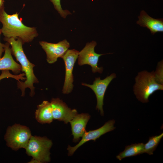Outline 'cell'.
Returning <instances> with one entry per match:
<instances>
[{
    "label": "cell",
    "instance_id": "13",
    "mask_svg": "<svg viewBox=\"0 0 163 163\" xmlns=\"http://www.w3.org/2000/svg\"><path fill=\"white\" fill-rule=\"evenodd\" d=\"M137 24L148 29L154 35L157 32H163L162 19H155L149 16L144 10L142 11L138 17Z\"/></svg>",
    "mask_w": 163,
    "mask_h": 163
},
{
    "label": "cell",
    "instance_id": "21",
    "mask_svg": "<svg viewBox=\"0 0 163 163\" xmlns=\"http://www.w3.org/2000/svg\"><path fill=\"white\" fill-rule=\"evenodd\" d=\"M4 0H0V8L4 6Z\"/></svg>",
    "mask_w": 163,
    "mask_h": 163
},
{
    "label": "cell",
    "instance_id": "3",
    "mask_svg": "<svg viewBox=\"0 0 163 163\" xmlns=\"http://www.w3.org/2000/svg\"><path fill=\"white\" fill-rule=\"evenodd\" d=\"M135 81L134 93L137 99L142 102H148L149 97L156 91L163 90V84L157 82L153 72H140Z\"/></svg>",
    "mask_w": 163,
    "mask_h": 163
},
{
    "label": "cell",
    "instance_id": "4",
    "mask_svg": "<svg viewBox=\"0 0 163 163\" xmlns=\"http://www.w3.org/2000/svg\"><path fill=\"white\" fill-rule=\"evenodd\" d=\"M52 145L50 140L45 137L31 136L25 148L27 155L39 163L50 160V150Z\"/></svg>",
    "mask_w": 163,
    "mask_h": 163
},
{
    "label": "cell",
    "instance_id": "2",
    "mask_svg": "<svg viewBox=\"0 0 163 163\" xmlns=\"http://www.w3.org/2000/svg\"><path fill=\"white\" fill-rule=\"evenodd\" d=\"M4 40L11 46V54L15 57L17 61L20 63L21 67V71L24 73L26 76L25 82L20 81L17 83L18 88L21 91V96H24L25 89L28 88L30 91V96H33L35 93L34 84L37 83L39 81L34 72L33 68L35 65L29 61L24 53L22 47L24 42L19 38L15 39L13 37H5Z\"/></svg>",
    "mask_w": 163,
    "mask_h": 163
},
{
    "label": "cell",
    "instance_id": "19",
    "mask_svg": "<svg viewBox=\"0 0 163 163\" xmlns=\"http://www.w3.org/2000/svg\"><path fill=\"white\" fill-rule=\"evenodd\" d=\"M50 0L53 4L55 9L63 18H65L68 15L71 14V12L69 11L62 9L61 5V0Z\"/></svg>",
    "mask_w": 163,
    "mask_h": 163
},
{
    "label": "cell",
    "instance_id": "17",
    "mask_svg": "<svg viewBox=\"0 0 163 163\" xmlns=\"http://www.w3.org/2000/svg\"><path fill=\"white\" fill-rule=\"evenodd\" d=\"M163 136L162 133L159 135L149 137L148 142L144 144L143 153H146L149 155H153Z\"/></svg>",
    "mask_w": 163,
    "mask_h": 163
},
{
    "label": "cell",
    "instance_id": "16",
    "mask_svg": "<svg viewBox=\"0 0 163 163\" xmlns=\"http://www.w3.org/2000/svg\"><path fill=\"white\" fill-rule=\"evenodd\" d=\"M144 144L143 143H135L127 145L124 150L116 156L119 161L127 157L136 156L143 153Z\"/></svg>",
    "mask_w": 163,
    "mask_h": 163
},
{
    "label": "cell",
    "instance_id": "9",
    "mask_svg": "<svg viewBox=\"0 0 163 163\" xmlns=\"http://www.w3.org/2000/svg\"><path fill=\"white\" fill-rule=\"evenodd\" d=\"M115 123L114 120H110L97 129L88 132L85 131L82 137L81 140L78 144L73 147L68 146L67 148L68 155H73L78 148L85 142L91 140L95 141L102 135L113 130L115 128L114 126Z\"/></svg>",
    "mask_w": 163,
    "mask_h": 163
},
{
    "label": "cell",
    "instance_id": "7",
    "mask_svg": "<svg viewBox=\"0 0 163 163\" xmlns=\"http://www.w3.org/2000/svg\"><path fill=\"white\" fill-rule=\"evenodd\" d=\"M79 52L75 49L68 50L61 57L64 62L65 67V76L62 90L63 94H69L73 87V70L75 64L78 58Z\"/></svg>",
    "mask_w": 163,
    "mask_h": 163
},
{
    "label": "cell",
    "instance_id": "8",
    "mask_svg": "<svg viewBox=\"0 0 163 163\" xmlns=\"http://www.w3.org/2000/svg\"><path fill=\"white\" fill-rule=\"evenodd\" d=\"M116 77L115 74L113 73L103 79H101L100 77L96 78L92 85L82 83V85L90 88L94 93L97 100L96 108L100 110L101 114L102 116L104 114L103 107L105 92L110 83Z\"/></svg>",
    "mask_w": 163,
    "mask_h": 163
},
{
    "label": "cell",
    "instance_id": "14",
    "mask_svg": "<svg viewBox=\"0 0 163 163\" xmlns=\"http://www.w3.org/2000/svg\"><path fill=\"white\" fill-rule=\"evenodd\" d=\"M5 44L4 54L0 58V70H11L17 75L21 70V65L13 59L9 44L7 42Z\"/></svg>",
    "mask_w": 163,
    "mask_h": 163
},
{
    "label": "cell",
    "instance_id": "5",
    "mask_svg": "<svg viewBox=\"0 0 163 163\" xmlns=\"http://www.w3.org/2000/svg\"><path fill=\"white\" fill-rule=\"evenodd\" d=\"M31 136L28 127L15 124L8 128L4 138L8 146L16 150L21 148L25 149Z\"/></svg>",
    "mask_w": 163,
    "mask_h": 163
},
{
    "label": "cell",
    "instance_id": "10",
    "mask_svg": "<svg viewBox=\"0 0 163 163\" xmlns=\"http://www.w3.org/2000/svg\"><path fill=\"white\" fill-rule=\"evenodd\" d=\"M39 43L45 52L46 60L50 64L55 62L58 58H61L70 47V44L66 40L55 43L45 41H40Z\"/></svg>",
    "mask_w": 163,
    "mask_h": 163
},
{
    "label": "cell",
    "instance_id": "12",
    "mask_svg": "<svg viewBox=\"0 0 163 163\" xmlns=\"http://www.w3.org/2000/svg\"><path fill=\"white\" fill-rule=\"evenodd\" d=\"M90 118L88 113L77 114L70 122L73 136V140L77 142L82 137L85 131L87 123Z\"/></svg>",
    "mask_w": 163,
    "mask_h": 163
},
{
    "label": "cell",
    "instance_id": "11",
    "mask_svg": "<svg viewBox=\"0 0 163 163\" xmlns=\"http://www.w3.org/2000/svg\"><path fill=\"white\" fill-rule=\"evenodd\" d=\"M53 119L68 123L78 113L75 109H71L59 98H53L50 101Z\"/></svg>",
    "mask_w": 163,
    "mask_h": 163
},
{
    "label": "cell",
    "instance_id": "15",
    "mask_svg": "<svg viewBox=\"0 0 163 163\" xmlns=\"http://www.w3.org/2000/svg\"><path fill=\"white\" fill-rule=\"evenodd\" d=\"M37 121L41 123H50L53 119L50 102L44 101L37 106L35 113Z\"/></svg>",
    "mask_w": 163,
    "mask_h": 163
},
{
    "label": "cell",
    "instance_id": "6",
    "mask_svg": "<svg viewBox=\"0 0 163 163\" xmlns=\"http://www.w3.org/2000/svg\"><path fill=\"white\" fill-rule=\"evenodd\" d=\"M96 45L97 43L94 41L87 43L82 50L79 52L78 63L80 66L89 65L91 67L93 72L101 73L103 68L98 66V62L100 57L105 54H99L95 52L94 48Z\"/></svg>",
    "mask_w": 163,
    "mask_h": 163
},
{
    "label": "cell",
    "instance_id": "20",
    "mask_svg": "<svg viewBox=\"0 0 163 163\" xmlns=\"http://www.w3.org/2000/svg\"><path fill=\"white\" fill-rule=\"evenodd\" d=\"M2 33V32L1 31V30L0 28V35ZM5 44L2 43H1L0 39V58H1L2 57V53L5 51L4 48L5 47Z\"/></svg>",
    "mask_w": 163,
    "mask_h": 163
},
{
    "label": "cell",
    "instance_id": "18",
    "mask_svg": "<svg viewBox=\"0 0 163 163\" xmlns=\"http://www.w3.org/2000/svg\"><path fill=\"white\" fill-rule=\"evenodd\" d=\"M24 76L25 74L24 72L18 75H14L11 74L8 70H2V73L0 75V81L5 78H12L20 81V80L22 81L26 79V78L24 77Z\"/></svg>",
    "mask_w": 163,
    "mask_h": 163
},
{
    "label": "cell",
    "instance_id": "1",
    "mask_svg": "<svg viewBox=\"0 0 163 163\" xmlns=\"http://www.w3.org/2000/svg\"><path fill=\"white\" fill-rule=\"evenodd\" d=\"M0 21L2 24V32L5 38H19L24 43L32 41L38 35L36 28L24 25L17 13L12 15L7 14L4 6L0 8Z\"/></svg>",
    "mask_w": 163,
    "mask_h": 163
}]
</instances>
